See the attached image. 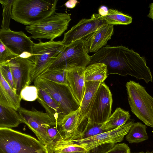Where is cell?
Instances as JSON below:
<instances>
[{
	"mask_svg": "<svg viewBox=\"0 0 153 153\" xmlns=\"http://www.w3.org/2000/svg\"><path fill=\"white\" fill-rule=\"evenodd\" d=\"M0 153H49L39 140L7 128H0Z\"/></svg>",
	"mask_w": 153,
	"mask_h": 153,
	"instance_id": "3",
	"label": "cell"
},
{
	"mask_svg": "<svg viewBox=\"0 0 153 153\" xmlns=\"http://www.w3.org/2000/svg\"><path fill=\"white\" fill-rule=\"evenodd\" d=\"M115 144L112 143L102 144L87 151V153H105L111 149Z\"/></svg>",
	"mask_w": 153,
	"mask_h": 153,
	"instance_id": "35",
	"label": "cell"
},
{
	"mask_svg": "<svg viewBox=\"0 0 153 153\" xmlns=\"http://www.w3.org/2000/svg\"><path fill=\"white\" fill-rule=\"evenodd\" d=\"M71 20L68 14L55 12L36 23L27 26L25 29L31 35L32 38L53 40L67 30Z\"/></svg>",
	"mask_w": 153,
	"mask_h": 153,
	"instance_id": "5",
	"label": "cell"
},
{
	"mask_svg": "<svg viewBox=\"0 0 153 153\" xmlns=\"http://www.w3.org/2000/svg\"><path fill=\"white\" fill-rule=\"evenodd\" d=\"M132 153H153V151L150 152L149 151L147 150L146 152H144L142 151L138 152H132Z\"/></svg>",
	"mask_w": 153,
	"mask_h": 153,
	"instance_id": "40",
	"label": "cell"
},
{
	"mask_svg": "<svg viewBox=\"0 0 153 153\" xmlns=\"http://www.w3.org/2000/svg\"><path fill=\"white\" fill-rule=\"evenodd\" d=\"M79 113V108L77 111L65 116L57 124L63 135V139L61 140L79 139L87 123H80Z\"/></svg>",
	"mask_w": 153,
	"mask_h": 153,
	"instance_id": "15",
	"label": "cell"
},
{
	"mask_svg": "<svg viewBox=\"0 0 153 153\" xmlns=\"http://www.w3.org/2000/svg\"><path fill=\"white\" fill-rule=\"evenodd\" d=\"M54 153H87V151L85 152H55Z\"/></svg>",
	"mask_w": 153,
	"mask_h": 153,
	"instance_id": "39",
	"label": "cell"
},
{
	"mask_svg": "<svg viewBox=\"0 0 153 153\" xmlns=\"http://www.w3.org/2000/svg\"><path fill=\"white\" fill-rule=\"evenodd\" d=\"M20 95L22 99L28 101H33L38 98V89L34 85L27 86L21 91Z\"/></svg>",
	"mask_w": 153,
	"mask_h": 153,
	"instance_id": "29",
	"label": "cell"
},
{
	"mask_svg": "<svg viewBox=\"0 0 153 153\" xmlns=\"http://www.w3.org/2000/svg\"><path fill=\"white\" fill-rule=\"evenodd\" d=\"M5 63L11 72L16 93L20 95L22 90L31 83L30 73L34 65V58H25L14 55Z\"/></svg>",
	"mask_w": 153,
	"mask_h": 153,
	"instance_id": "12",
	"label": "cell"
},
{
	"mask_svg": "<svg viewBox=\"0 0 153 153\" xmlns=\"http://www.w3.org/2000/svg\"><path fill=\"white\" fill-rule=\"evenodd\" d=\"M126 86L131 111L146 126L153 128V98L139 83L130 80Z\"/></svg>",
	"mask_w": 153,
	"mask_h": 153,
	"instance_id": "4",
	"label": "cell"
},
{
	"mask_svg": "<svg viewBox=\"0 0 153 153\" xmlns=\"http://www.w3.org/2000/svg\"><path fill=\"white\" fill-rule=\"evenodd\" d=\"M62 41L40 42L34 43L33 55L34 65L31 71V83L47 71L64 49Z\"/></svg>",
	"mask_w": 153,
	"mask_h": 153,
	"instance_id": "6",
	"label": "cell"
},
{
	"mask_svg": "<svg viewBox=\"0 0 153 153\" xmlns=\"http://www.w3.org/2000/svg\"><path fill=\"white\" fill-rule=\"evenodd\" d=\"M99 14L94 13L89 19H82L65 33L62 41L66 46L81 40H85L105 22L101 20Z\"/></svg>",
	"mask_w": 153,
	"mask_h": 153,
	"instance_id": "13",
	"label": "cell"
},
{
	"mask_svg": "<svg viewBox=\"0 0 153 153\" xmlns=\"http://www.w3.org/2000/svg\"><path fill=\"white\" fill-rule=\"evenodd\" d=\"M130 117L129 111L118 107L102 124V128L106 131L114 129L126 124Z\"/></svg>",
	"mask_w": 153,
	"mask_h": 153,
	"instance_id": "23",
	"label": "cell"
},
{
	"mask_svg": "<svg viewBox=\"0 0 153 153\" xmlns=\"http://www.w3.org/2000/svg\"><path fill=\"white\" fill-rule=\"evenodd\" d=\"M149 10L147 16L151 19L153 22V2L149 4Z\"/></svg>",
	"mask_w": 153,
	"mask_h": 153,
	"instance_id": "38",
	"label": "cell"
},
{
	"mask_svg": "<svg viewBox=\"0 0 153 153\" xmlns=\"http://www.w3.org/2000/svg\"><path fill=\"white\" fill-rule=\"evenodd\" d=\"M87 151L84 148L73 145L65 146L58 147L54 149L52 153L55 152H69Z\"/></svg>",
	"mask_w": 153,
	"mask_h": 153,
	"instance_id": "33",
	"label": "cell"
},
{
	"mask_svg": "<svg viewBox=\"0 0 153 153\" xmlns=\"http://www.w3.org/2000/svg\"><path fill=\"white\" fill-rule=\"evenodd\" d=\"M0 105L12 107L17 110L22 100L3 78L0 75Z\"/></svg>",
	"mask_w": 153,
	"mask_h": 153,
	"instance_id": "19",
	"label": "cell"
},
{
	"mask_svg": "<svg viewBox=\"0 0 153 153\" xmlns=\"http://www.w3.org/2000/svg\"><path fill=\"white\" fill-rule=\"evenodd\" d=\"M134 121V119H131L125 124L114 129L86 138L59 141L53 145L51 149L53 150L58 147L73 145L83 147L88 151L102 144L108 143H116L123 140Z\"/></svg>",
	"mask_w": 153,
	"mask_h": 153,
	"instance_id": "8",
	"label": "cell"
},
{
	"mask_svg": "<svg viewBox=\"0 0 153 153\" xmlns=\"http://www.w3.org/2000/svg\"><path fill=\"white\" fill-rule=\"evenodd\" d=\"M103 124L94 123L88 120L87 124L79 139L86 138L106 132L102 128Z\"/></svg>",
	"mask_w": 153,
	"mask_h": 153,
	"instance_id": "28",
	"label": "cell"
},
{
	"mask_svg": "<svg viewBox=\"0 0 153 153\" xmlns=\"http://www.w3.org/2000/svg\"><path fill=\"white\" fill-rule=\"evenodd\" d=\"M85 82H103L108 76L106 65L101 62L90 64L85 68Z\"/></svg>",
	"mask_w": 153,
	"mask_h": 153,
	"instance_id": "22",
	"label": "cell"
},
{
	"mask_svg": "<svg viewBox=\"0 0 153 153\" xmlns=\"http://www.w3.org/2000/svg\"><path fill=\"white\" fill-rule=\"evenodd\" d=\"M22 123L17 110L0 105V128L16 127Z\"/></svg>",
	"mask_w": 153,
	"mask_h": 153,
	"instance_id": "21",
	"label": "cell"
},
{
	"mask_svg": "<svg viewBox=\"0 0 153 153\" xmlns=\"http://www.w3.org/2000/svg\"><path fill=\"white\" fill-rule=\"evenodd\" d=\"M78 2L76 0H70L65 3V5L68 8H73L75 7Z\"/></svg>",
	"mask_w": 153,
	"mask_h": 153,
	"instance_id": "36",
	"label": "cell"
},
{
	"mask_svg": "<svg viewBox=\"0 0 153 153\" xmlns=\"http://www.w3.org/2000/svg\"><path fill=\"white\" fill-rule=\"evenodd\" d=\"M112 95L109 87L102 82L91 103L87 116L88 120L103 124L111 116Z\"/></svg>",
	"mask_w": 153,
	"mask_h": 153,
	"instance_id": "11",
	"label": "cell"
},
{
	"mask_svg": "<svg viewBox=\"0 0 153 153\" xmlns=\"http://www.w3.org/2000/svg\"><path fill=\"white\" fill-rule=\"evenodd\" d=\"M17 111L22 123L26 124L35 134L38 140L47 148L53 143L48 132V128L57 123L47 113L36 110H30L20 107Z\"/></svg>",
	"mask_w": 153,
	"mask_h": 153,
	"instance_id": "10",
	"label": "cell"
},
{
	"mask_svg": "<svg viewBox=\"0 0 153 153\" xmlns=\"http://www.w3.org/2000/svg\"><path fill=\"white\" fill-rule=\"evenodd\" d=\"M37 88L38 101L45 110L46 113L57 124L64 117L59 106L46 91L40 88Z\"/></svg>",
	"mask_w": 153,
	"mask_h": 153,
	"instance_id": "18",
	"label": "cell"
},
{
	"mask_svg": "<svg viewBox=\"0 0 153 153\" xmlns=\"http://www.w3.org/2000/svg\"><path fill=\"white\" fill-rule=\"evenodd\" d=\"M14 0H0L3 9L1 29H10V20L12 19V10Z\"/></svg>",
	"mask_w": 153,
	"mask_h": 153,
	"instance_id": "27",
	"label": "cell"
},
{
	"mask_svg": "<svg viewBox=\"0 0 153 153\" xmlns=\"http://www.w3.org/2000/svg\"><path fill=\"white\" fill-rule=\"evenodd\" d=\"M14 55L0 41V64L5 63Z\"/></svg>",
	"mask_w": 153,
	"mask_h": 153,
	"instance_id": "32",
	"label": "cell"
},
{
	"mask_svg": "<svg viewBox=\"0 0 153 153\" xmlns=\"http://www.w3.org/2000/svg\"><path fill=\"white\" fill-rule=\"evenodd\" d=\"M57 0H14L12 19L27 26L36 23L55 13Z\"/></svg>",
	"mask_w": 153,
	"mask_h": 153,
	"instance_id": "2",
	"label": "cell"
},
{
	"mask_svg": "<svg viewBox=\"0 0 153 153\" xmlns=\"http://www.w3.org/2000/svg\"><path fill=\"white\" fill-rule=\"evenodd\" d=\"M31 38L22 31H13L10 29L0 30V41L16 56H20L26 52L33 54L34 43Z\"/></svg>",
	"mask_w": 153,
	"mask_h": 153,
	"instance_id": "14",
	"label": "cell"
},
{
	"mask_svg": "<svg viewBox=\"0 0 153 153\" xmlns=\"http://www.w3.org/2000/svg\"><path fill=\"white\" fill-rule=\"evenodd\" d=\"M34 85L46 91L59 105L64 115L78 110L80 104L74 96L68 85L57 83L38 77Z\"/></svg>",
	"mask_w": 153,
	"mask_h": 153,
	"instance_id": "9",
	"label": "cell"
},
{
	"mask_svg": "<svg viewBox=\"0 0 153 153\" xmlns=\"http://www.w3.org/2000/svg\"><path fill=\"white\" fill-rule=\"evenodd\" d=\"M85 68L74 67L67 71V78L74 96L80 105L85 88L84 72Z\"/></svg>",
	"mask_w": 153,
	"mask_h": 153,
	"instance_id": "17",
	"label": "cell"
},
{
	"mask_svg": "<svg viewBox=\"0 0 153 153\" xmlns=\"http://www.w3.org/2000/svg\"><path fill=\"white\" fill-rule=\"evenodd\" d=\"M108 10L106 7L102 6L98 10L99 14L101 16H105L107 14Z\"/></svg>",
	"mask_w": 153,
	"mask_h": 153,
	"instance_id": "37",
	"label": "cell"
},
{
	"mask_svg": "<svg viewBox=\"0 0 153 153\" xmlns=\"http://www.w3.org/2000/svg\"><path fill=\"white\" fill-rule=\"evenodd\" d=\"M113 25L106 22L85 40L89 52L96 53L103 47L114 33Z\"/></svg>",
	"mask_w": 153,
	"mask_h": 153,
	"instance_id": "16",
	"label": "cell"
},
{
	"mask_svg": "<svg viewBox=\"0 0 153 153\" xmlns=\"http://www.w3.org/2000/svg\"><path fill=\"white\" fill-rule=\"evenodd\" d=\"M38 77L56 83L68 85L67 78V71L65 70H48Z\"/></svg>",
	"mask_w": 153,
	"mask_h": 153,
	"instance_id": "26",
	"label": "cell"
},
{
	"mask_svg": "<svg viewBox=\"0 0 153 153\" xmlns=\"http://www.w3.org/2000/svg\"><path fill=\"white\" fill-rule=\"evenodd\" d=\"M0 73L13 90L16 92L13 76L9 67L6 63L0 64Z\"/></svg>",
	"mask_w": 153,
	"mask_h": 153,
	"instance_id": "31",
	"label": "cell"
},
{
	"mask_svg": "<svg viewBox=\"0 0 153 153\" xmlns=\"http://www.w3.org/2000/svg\"><path fill=\"white\" fill-rule=\"evenodd\" d=\"M102 82H85L84 94L79 107V120L82 123L88 121L87 116L91 103L99 86Z\"/></svg>",
	"mask_w": 153,
	"mask_h": 153,
	"instance_id": "20",
	"label": "cell"
},
{
	"mask_svg": "<svg viewBox=\"0 0 153 153\" xmlns=\"http://www.w3.org/2000/svg\"><path fill=\"white\" fill-rule=\"evenodd\" d=\"M100 19L107 24L112 25H128L132 22V17L114 9H109L107 14L100 16Z\"/></svg>",
	"mask_w": 153,
	"mask_h": 153,
	"instance_id": "25",
	"label": "cell"
},
{
	"mask_svg": "<svg viewBox=\"0 0 153 153\" xmlns=\"http://www.w3.org/2000/svg\"><path fill=\"white\" fill-rule=\"evenodd\" d=\"M95 62L106 65L108 75H129L137 79H143L147 83L152 81L151 72L144 57L125 46L103 47L91 56L90 64Z\"/></svg>",
	"mask_w": 153,
	"mask_h": 153,
	"instance_id": "1",
	"label": "cell"
},
{
	"mask_svg": "<svg viewBox=\"0 0 153 153\" xmlns=\"http://www.w3.org/2000/svg\"><path fill=\"white\" fill-rule=\"evenodd\" d=\"M48 135L52 140L53 144L50 148L57 142L62 140L63 139V134L57 124L52 125L49 126L47 129Z\"/></svg>",
	"mask_w": 153,
	"mask_h": 153,
	"instance_id": "30",
	"label": "cell"
},
{
	"mask_svg": "<svg viewBox=\"0 0 153 153\" xmlns=\"http://www.w3.org/2000/svg\"><path fill=\"white\" fill-rule=\"evenodd\" d=\"M146 125L140 122L134 123L126 137L129 143H139L149 138L146 131Z\"/></svg>",
	"mask_w": 153,
	"mask_h": 153,
	"instance_id": "24",
	"label": "cell"
},
{
	"mask_svg": "<svg viewBox=\"0 0 153 153\" xmlns=\"http://www.w3.org/2000/svg\"><path fill=\"white\" fill-rule=\"evenodd\" d=\"M105 153H131L130 149L125 143H117Z\"/></svg>",
	"mask_w": 153,
	"mask_h": 153,
	"instance_id": "34",
	"label": "cell"
},
{
	"mask_svg": "<svg viewBox=\"0 0 153 153\" xmlns=\"http://www.w3.org/2000/svg\"><path fill=\"white\" fill-rule=\"evenodd\" d=\"M84 40L65 46L64 49L47 70H64L80 67L85 68L90 63L91 56Z\"/></svg>",
	"mask_w": 153,
	"mask_h": 153,
	"instance_id": "7",
	"label": "cell"
}]
</instances>
